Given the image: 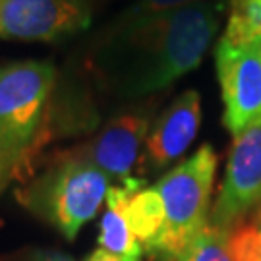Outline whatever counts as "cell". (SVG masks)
<instances>
[{"label":"cell","instance_id":"3","mask_svg":"<svg viewBox=\"0 0 261 261\" xmlns=\"http://www.w3.org/2000/svg\"><path fill=\"white\" fill-rule=\"evenodd\" d=\"M112 182L97 167L60 153L55 165L16 192L21 205L45 219L68 240L93 219Z\"/></svg>","mask_w":261,"mask_h":261},{"label":"cell","instance_id":"2","mask_svg":"<svg viewBox=\"0 0 261 261\" xmlns=\"http://www.w3.org/2000/svg\"><path fill=\"white\" fill-rule=\"evenodd\" d=\"M56 72L48 62H14L0 68V192L25 184L50 132V97Z\"/></svg>","mask_w":261,"mask_h":261},{"label":"cell","instance_id":"13","mask_svg":"<svg viewBox=\"0 0 261 261\" xmlns=\"http://www.w3.org/2000/svg\"><path fill=\"white\" fill-rule=\"evenodd\" d=\"M223 37L234 45H252L261 37V0H230Z\"/></svg>","mask_w":261,"mask_h":261},{"label":"cell","instance_id":"9","mask_svg":"<svg viewBox=\"0 0 261 261\" xmlns=\"http://www.w3.org/2000/svg\"><path fill=\"white\" fill-rule=\"evenodd\" d=\"M201 122V101L197 91L190 89L176 97L151 124L141 153L140 170L155 172L180 159L196 140Z\"/></svg>","mask_w":261,"mask_h":261},{"label":"cell","instance_id":"7","mask_svg":"<svg viewBox=\"0 0 261 261\" xmlns=\"http://www.w3.org/2000/svg\"><path fill=\"white\" fill-rule=\"evenodd\" d=\"M215 64L224 103L223 124L238 136L261 122V56L253 45H234L221 37Z\"/></svg>","mask_w":261,"mask_h":261},{"label":"cell","instance_id":"19","mask_svg":"<svg viewBox=\"0 0 261 261\" xmlns=\"http://www.w3.org/2000/svg\"><path fill=\"white\" fill-rule=\"evenodd\" d=\"M252 45L255 47V50H257V53H259V56H261V37L257 39V41H253Z\"/></svg>","mask_w":261,"mask_h":261},{"label":"cell","instance_id":"11","mask_svg":"<svg viewBox=\"0 0 261 261\" xmlns=\"http://www.w3.org/2000/svg\"><path fill=\"white\" fill-rule=\"evenodd\" d=\"M126 213L130 221L132 232L141 244L143 252L151 253L155 248L161 230H163V203L155 188H138L134 190L126 203Z\"/></svg>","mask_w":261,"mask_h":261},{"label":"cell","instance_id":"8","mask_svg":"<svg viewBox=\"0 0 261 261\" xmlns=\"http://www.w3.org/2000/svg\"><path fill=\"white\" fill-rule=\"evenodd\" d=\"M82 0H0V39L58 41L89 25Z\"/></svg>","mask_w":261,"mask_h":261},{"label":"cell","instance_id":"16","mask_svg":"<svg viewBox=\"0 0 261 261\" xmlns=\"http://www.w3.org/2000/svg\"><path fill=\"white\" fill-rule=\"evenodd\" d=\"M85 261H140V257H122V255H114L105 250H95Z\"/></svg>","mask_w":261,"mask_h":261},{"label":"cell","instance_id":"20","mask_svg":"<svg viewBox=\"0 0 261 261\" xmlns=\"http://www.w3.org/2000/svg\"><path fill=\"white\" fill-rule=\"evenodd\" d=\"M82 2H87V0H82Z\"/></svg>","mask_w":261,"mask_h":261},{"label":"cell","instance_id":"12","mask_svg":"<svg viewBox=\"0 0 261 261\" xmlns=\"http://www.w3.org/2000/svg\"><path fill=\"white\" fill-rule=\"evenodd\" d=\"M228 232L230 230L207 224L182 252L167 261H234Z\"/></svg>","mask_w":261,"mask_h":261},{"label":"cell","instance_id":"14","mask_svg":"<svg viewBox=\"0 0 261 261\" xmlns=\"http://www.w3.org/2000/svg\"><path fill=\"white\" fill-rule=\"evenodd\" d=\"M234 261H261V232L253 223H240L228 232Z\"/></svg>","mask_w":261,"mask_h":261},{"label":"cell","instance_id":"6","mask_svg":"<svg viewBox=\"0 0 261 261\" xmlns=\"http://www.w3.org/2000/svg\"><path fill=\"white\" fill-rule=\"evenodd\" d=\"M261 203V122L234 136L209 224L230 230Z\"/></svg>","mask_w":261,"mask_h":261},{"label":"cell","instance_id":"5","mask_svg":"<svg viewBox=\"0 0 261 261\" xmlns=\"http://www.w3.org/2000/svg\"><path fill=\"white\" fill-rule=\"evenodd\" d=\"M155 103H145L112 116L93 140L82 143L68 155L82 159L105 172L111 182L122 184L140 168L145 138L153 124Z\"/></svg>","mask_w":261,"mask_h":261},{"label":"cell","instance_id":"18","mask_svg":"<svg viewBox=\"0 0 261 261\" xmlns=\"http://www.w3.org/2000/svg\"><path fill=\"white\" fill-rule=\"evenodd\" d=\"M252 223H253V226H255V228L261 232V211H259V215L255 217V221H252Z\"/></svg>","mask_w":261,"mask_h":261},{"label":"cell","instance_id":"4","mask_svg":"<svg viewBox=\"0 0 261 261\" xmlns=\"http://www.w3.org/2000/svg\"><path fill=\"white\" fill-rule=\"evenodd\" d=\"M217 153L205 143L155 184L163 203V230L149 255L161 261L182 252L209 224Z\"/></svg>","mask_w":261,"mask_h":261},{"label":"cell","instance_id":"1","mask_svg":"<svg viewBox=\"0 0 261 261\" xmlns=\"http://www.w3.org/2000/svg\"><path fill=\"white\" fill-rule=\"evenodd\" d=\"M226 4V0H205L157 16H122L91 53L99 82L111 93L128 99L170 87L201 64Z\"/></svg>","mask_w":261,"mask_h":261},{"label":"cell","instance_id":"10","mask_svg":"<svg viewBox=\"0 0 261 261\" xmlns=\"http://www.w3.org/2000/svg\"><path fill=\"white\" fill-rule=\"evenodd\" d=\"M143 188L141 178H130L122 184H114L109 188L105 203L107 211L101 221V232H99V250H105L122 257H141L143 248L138 238L132 232L126 203L134 190Z\"/></svg>","mask_w":261,"mask_h":261},{"label":"cell","instance_id":"17","mask_svg":"<svg viewBox=\"0 0 261 261\" xmlns=\"http://www.w3.org/2000/svg\"><path fill=\"white\" fill-rule=\"evenodd\" d=\"M33 261H74V259L62 252H37L33 255Z\"/></svg>","mask_w":261,"mask_h":261},{"label":"cell","instance_id":"15","mask_svg":"<svg viewBox=\"0 0 261 261\" xmlns=\"http://www.w3.org/2000/svg\"><path fill=\"white\" fill-rule=\"evenodd\" d=\"M197 2H205V0H136L122 16L124 18L157 16V14H165V12H172V10L186 8V6H192ZM226 2H230V0H226Z\"/></svg>","mask_w":261,"mask_h":261}]
</instances>
